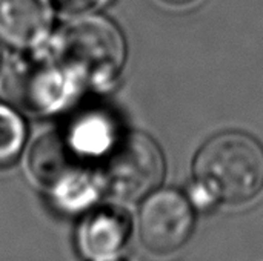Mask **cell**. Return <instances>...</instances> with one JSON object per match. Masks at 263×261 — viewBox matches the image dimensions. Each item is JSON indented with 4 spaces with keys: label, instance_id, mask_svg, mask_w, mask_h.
<instances>
[{
    "label": "cell",
    "instance_id": "obj_1",
    "mask_svg": "<svg viewBox=\"0 0 263 261\" xmlns=\"http://www.w3.org/2000/svg\"><path fill=\"white\" fill-rule=\"evenodd\" d=\"M193 174L194 206L250 203L263 191V146L245 132L217 134L199 149Z\"/></svg>",
    "mask_w": 263,
    "mask_h": 261
},
{
    "label": "cell",
    "instance_id": "obj_10",
    "mask_svg": "<svg viewBox=\"0 0 263 261\" xmlns=\"http://www.w3.org/2000/svg\"><path fill=\"white\" fill-rule=\"evenodd\" d=\"M103 191L99 177L92 175L85 168L59 183L49 191L54 205L68 214H77L91 209Z\"/></svg>",
    "mask_w": 263,
    "mask_h": 261
},
{
    "label": "cell",
    "instance_id": "obj_12",
    "mask_svg": "<svg viewBox=\"0 0 263 261\" xmlns=\"http://www.w3.org/2000/svg\"><path fill=\"white\" fill-rule=\"evenodd\" d=\"M60 11L68 14H91L109 0H51Z\"/></svg>",
    "mask_w": 263,
    "mask_h": 261
},
{
    "label": "cell",
    "instance_id": "obj_13",
    "mask_svg": "<svg viewBox=\"0 0 263 261\" xmlns=\"http://www.w3.org/2000/svg\"><path fill=\"white\" fill-rule=\"evenodd\" d=\"M168 5H186V3H191L194 0H162Z\"/></svg>",
    "mask_w": 263,
    "mask_h": 261
},
{
    "label": "cell",
    "instance_id": "obj_5",
    "mask_svg": "<svg viewBox=\"0 0 263 261\" xmlns=\"http://www.w3.org/2000/svg\"><path fill=\"white\" fill-rule=\"evenodd\" d=\"M196 226L194 205L177 189H156L139 211L142 246L154 255H168L186 245Z\"/></svg>",
    "mask_w": 263,
    "mask_h": 261
},
{
    "label": "cell",
    "instance_id": "obj_14",
    "mask_svg": "<svg viewBox=\"0 0 263 261\" xmlns=\"http://www.w3.org/2000/svg\"><path fill=\"white\" fill-rule=\"evenodd\" d=\"M109 261H123V260H109Z\"/></svg>",
    "mask_w": 263,
    "mask_h": 261
},
{
    "label": "cell",
    "instance_id": "obj_4",
    "mask_svg": "<svg viewBox=\"0 0 263 261\" xmlns=\"http://www.w3.org/2000/svg\"><path fill=\"white\" fill-rule=\"evenodd\" d=\"M165 171V157L156 140L143 132H128L106 154L99 178L112 197L137 202L159 189Z\"/></svg>",
    "mask_w": 263,
    "mask_h": 261
},
{
    "label": "cell",
    "instance_id": "obj_9",
    "mask_svg": "<svg viewBox=\"0 0 263 261\" xmlns=\"http://www.w3.org/2000/svg\"><path fill=\"white\" fill-rule=\"evenodd\" d=\"M65 138L80 160L105 158L119 140L114 122L103 112H86L68 128Z\"/></svg>",
    "mask_w": 263,
    "mask_h": 261
},
{
    "label": "cell",
    "instance_id": "obj_2",
    "mask_svg": "<svg viewBox=\"0 0 263 261\" xmlns=\"http://www.w3.org/2000/svg\"><path fill=\"white\" fill-rule=\"evenodd\" d=\"M51 54L79 85L105 88L123 69L126 42L114 22L91 12L60 29Z\"/></svg>",
    "mask_w": 263,
    "mask_h": 261
},
{
    "label": "cell",
    "instance_id": "obj_3",
    "mask_svg": "<svg viewBox=\"0 0 263 261\" xmlns=\"http://www.w3.org/2000/svg\"><path fill=\"white\" fill-rule=\"evenodd\" d=\"M79 86L51 52L39 48L22 49L5 74L8 97L20 108L35 114H52L63 109Z\"/></svg>",
    "mask_w": 263,
    "mask_h": 261
},
{
    "label": "cell",
    "instance_id": "obj_6",
    "mask_svg": "<svg viewBox=\"0 0 263 261\" xmlns=\"http://www.w3.org/2000/svg\"><path fill=\"white\" fill-rule=\"evenodd\" d=\"M133 232L129 214L119 206L91 209L76 232L80 254L91 261L114 260L126 246Z\"/></svg>",
    "mask_w": 263,
    "mask_h": 261
},
{
    "label": "cell",
    "instance_id": "obj_7",
    "mask_svg": "<svg viewBox=\"0 0 263 261\" xmlns=\"http://www.w3.org/2000/svg\"><path fill=\"white\" fill-rule=\"evenodd\" d=\"M52 20L51 0H0V38L20 51L45 43Z\"/></svg>",
    "mask_w": 263,
    "mask_h": 261
},
{
    "label": "cell",
    "instance_id": "obj_8",
    "mask_svg": "<svg viewBox=\"0 0 263 261\" xmlns=\"http://www.w3.org/2000/svg\"><path fill=\"white\" fill-rule=\"evenodd\" d=\"M80 162L68 145L65 134L59 132H48L39 137L28 155L31 175L48 191L83 169Z\"/></svg>",
    "mask_w": 263,
    "mask_h": 261
},
{
    "label": "cell",
    "instance_id": "obj_11",
    "mask_svg": "<svg viewBox=\"0 0 263 261\" xmlns=\"http://www.w3.org/2000/svg\"><path fill=\"white\" fill-rule=\"evenodd\" d=\"M26 140V125L11 106L0 103V166L12 163Z\"/></svg>",
    "mask_w": 263,
    "mask_h": 261
},
{
    "label": "cell",
    "instance_id": "obj_15",
    "mask_svg": "<svg viewBox=\"0 0 263 261\" xmlns=\"http://www.w3.org/2000/svg\"><path fill=\"white\" fill-rule=\"evenodd\" d=\"M0 62H2V55H0Z\"/></svg>",
    "mask_w": 263,
    "mask_h": 261
}]
</instances>
